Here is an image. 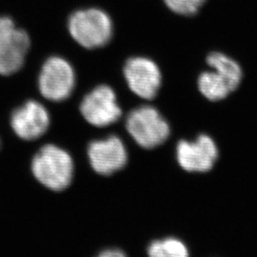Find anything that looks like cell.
<instances>
[{
    "instance_id": "obj_1",
    "label": "cell",
    "mask_w": 257,
    "mask_h": 257,
    "mask_svg": "<svg viewBox=\"0 0 257 257\" xmlns=\"http://www.w3.org/2000/svg\"><path fill=\"white\" fill-rule=\"evenodd\" d=\"M32 170L42 185L53 191H62L72 182L74 163L63 149L49 144L41 148L35 156Z\"/></svg>"
},
{
    "instance_id": "obj_2",
    "label": "cell",
    "mask_w": 257,
    "mask_h": 257,
    "mask_svg": "<svg viewBox=\"0 0 257 257\" xmlns=\"http://www.w3.org/2000/svg\"><path fill=\"white\" fill-rule=\"evenodd\" d=\"M68 30L76 43L92 50L109 43L112 36V22L109 15L102 10H78L68 20Z\"/></svg>"
},
{
    "instance_id": "obj_3",
    "label": "cell",
    "mask_w": 257,
    "mask_h": 257,
    "mask_svg": "<svg viewBox=\"0 0 257 257\" xmlns=\"http://www.w3.org/2000/svg\"><path fill=\"white\" fill-rule=\"evenodd\" d=\"M32 38L8 16L0 17V75L19 73L27 61Z\"/></svg>"
},
{
    "instance_id": "obj_4",
    "label": "cell",
    "mask_w": 257,
    "mask_h": 257,
    "mask_svg": "<svg viewBox=\"0 0 257 257\" xmlns=\"http://www.w3.org/2000/svg\"><path fill=\"white\" fill-rule=\"evenodd\" d=\"M130 136L144 149L163 144L170 136V126L156 108L142 106L132 110L126 120Z\"/></svg>"
},
{
    "instance_id": "obj_5",
    "label": "cell",
    "mask_w": 257,
    "mask_h": 257,
    "mask_svg": "<svg viewBox=\"0 0 257 257\" xmlns=\"http://www.w3.org/2000/svg\"><path fill=\"white\" fill-rule=\"evenodd\" d=\"M74 68L60 56L48 58L37 77L38 91L50 101L61 102L69 98L74 91Z\"/></svg>"
},
{
    "instance_id": "obj_6",
    "label": "cell",
    "mask_w": 257,
    "mask_h": 257,
    "mask_svg": "<svg viewBox=\"0 0 257 257\" xmlns=\"http://www.w3.org/2000/svg\"><path fill=\"white\" fill-rule=\"evenodd\" d=\"M80 111L87 122L95 127H107L119 120L122 110L114 91L100 85L87 93L80 104Z\"/></svg>"
},
{
    "instance_id": "obj_7",
    "label": "cell",
    "mask_w": 257,
    "mask_h": 257,
    "mask_svg": "<svg viewBox=\"0 0 257 257\" xmlns=\"http://www.w3.org/2000/svg\"><path fill=\"white\" fill-rule=\"evenodd\" d=\"M9 123L17 137L32 141L46 133L50 126V115L40 102L28 99L11 110Z\"/></svg>"
},
{
    "instance_id": "obj_8",
    "label": "cell",
    "mask_w": 257,
    "mask_h": 257,
    "mask_svg": "<svg viewBox=\"0 0 257 257\" xmlns=\"http://www.w3.org/2000/svg\"><path fill=\"white\" fill-rule=\"evenodd\" d=\"M124 76L128 89L142 99L151 100L157 95L162 83V74L152 59L136 56L124 66Z\"/></svg>"
},
{
    "instance_id": "obj_9",
    "label": "cell",
    "mask_w": 257,
    "mask_h": 257,
    "mask_svg": "<svg viewBox=\"0 0 257 257\" xmlns=\"http://www.w3.org/2000/svg\"><path fill=\"white\" fill-rule=\"evenodd\" d=\"M179 165L191 173H206L218 158V149L208 135H200L193 141L181 140L176 148Z\"/></svg>"
},
{
    "instance_id": "obj_10",
    "label": "cell",
    "mask_w": 257,
    "mask_h": 257,
    "mask_svg": "<svg viewBox=\"0 0 257 257\" xmlns=\"http://www.w3.org/2000/svg\"><path fill=\"white\" fill-rule=\"evenodd\" d=\"M92 169L99 175H110L127 163V151L121 139L115 136L92 141L88 148Z\"/></svg>"
},
{
    "instance_id": "obj_11",
    "label": "cell",
    "mask_w": 257,
    "mask_h": 257,
    "mask_svg": "<svg viewBox=\"0 0 257 257\" xmlns=\"http://www.w3.org/2000/svg\"><path fill=\"white\" fill-rule=\"evenodd\" d=\"M207 64L227 80L233 92L237 90L243 78V71L236 60L220 52H212L207 56Z\"/></svg>"
},
{
    "instance_id": "obj_12",
    "label": "cell",
    "mask_w": 257,
    "mask_h": 257,
    "mask_svg": "<svg viewBox=\"0 0 257 257\" xmlns=\"http://www.w3.org/2000/svg\"><path fill=\"white\" fill-rule=\"evenodd\" d=\"M200 93L210 101H220L233 92L227 80L217 72L211 70L203 72L197 80Z\"/></svg>"
},
{
    "instance_id": "obj_13",
    "label": "cell",
    "mask_w": 257,
    "mask_h": 257,
    "mask_svg": "<svg viewBox=\"0 0 257 257\" xmlns=\"http://www.w3.org/2000/svg\"><path fill=\"white\" fill-rule=\"evenodd\" d=\"M148 253L149 257H190L186 245L176 238L154 241L148 248Z\"/></svg>"
},
{
    "instance_id": "obj_14",
    "label": "cell",
    "mask_w": 257,
    "mask_h": 257,
    "mask_svg": "<svg viewBox=\"0 0 257 257\" xmlns=\"http://www.w3.org/2000/svg\"><path fill=\"white\" fill-rule=\"evenodd\" d=\"M166 6L175 14L191 17L196 14L206 0H164Z\"/></svg>"
},
{
    "instance_id": "obj_15",
    "label": "cell",
    "mask_w": 257,
    "mask_h": 257,
    "mask_svg": "<svg viewBox=\"0 0 257 257\" xmlns=\"http://www.w3.org/2000/svg\"><path fill=\"white\" fill-rule=\"evenodd\" d=\"M97 257H126L125 253L123 251H121L119 249H106L104 251H102L101 253Z\"/></svg>"
}]
</instances>
